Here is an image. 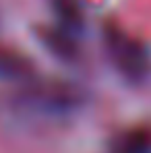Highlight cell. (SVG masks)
<instances>
[{
    "label": "cell",
    "mask_w": 151,
    "mask_h": 153,
    "mask_svg": "<svg viewBox=\"0 0 151 153\" xmlns=\"http://www.w3.org/2000/svg\"><path fill=\"white\" fill-rule=\"evenodd\" d=\"M52 15L56 19L54 25L66 29L73 35H81L87 27V15L81 0H50Z\"/></svg>",
    "instance_id": "obj_6"
},
{
    "label": "cell",
    "mask_w": 151,
    "mask_h": 153,
    "mask_svg": "<svg viewBox=\"0 0 151 153\" xmlns=\"http://www.w3.org/2000/svg\"><path fill=\"white\" fill-rule=\"evenodd\" d=\"M35 76H37V71H35L33 58H29L25 52L17 48L0 44V81L23 85Z\"/></svg>",
    "instance_id": "obj_5"
},
{
    "label": "cell",
    "mask_w": 151,
    "mask_h": 153,
    "mask_svg": "<svg viewBox=\"0 0 151 153\" xmlns=\"http://www.w3.org/2000/svg\"><path fill=\"white\" fill-rule=\"evenodd\" d=\"M35 37L42 44V48L46 52H50L52 56L60 62L73 64L77 60H81V44L79 37L68 33L66 29L58 25H39L35 27Z\"/></svg>",
    "instance_id": "obj_3"
},
{
    "label": "cell",
    "mask_w": 151,
    "mask_h": 153,
    "mask_svg": "<svg viewBox=\"0 0 151 153\" xmlns=\"http://www.w3.org/2000/svg\"><path fill=\"white\" fill-rule=\"evenodd\" d=\"M106 153H151V122H135L116 130Z\"/></svg>",
    "instance_id": "obj_4"
},
{
    "label": "cell",
    "mask_w": 151,
    "mask_h": 153,
    "mask_svg": "<svg viewBox=\"0 0 151 153\" xmlns=\"http://www.w3.org/2000/svg\"><path fill=\"white\" fill-rule=\"evenodd\" d=\"M101 39L112 66L126 83L143 85L149 81L151 50L141 37L128 33L116 21H106L101 25Z\"/></svg>",
    "instance_id": "obj_2"
},
{
    "label": "cell",
    "mask_w": 151,
    "mask_h": 153,
    "mask_svg": "<svg viewBox=\"0 0 151 153\" xmlns=\"http://www.w3.org/2000/svg\"><path fill=\"white\" fill-rule=\"evenodd\" d=\"M13 105L29 114L64 118L83 110L89 95L83 85L58 76H35L13 91Z\"/></svg>",
    "instance_id": "obj_1"
}]
</instances>
